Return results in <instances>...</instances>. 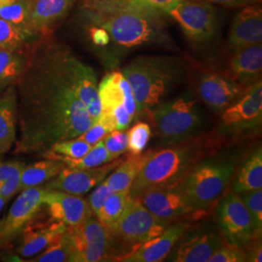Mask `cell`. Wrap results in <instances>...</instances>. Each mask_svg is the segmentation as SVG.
<instances>
[{
    "label": "cell",
    "instance_id": "cell-1",
    "mask_svg": "<svg viewBox=\"0 0 262 262\" xmlns=\"http://www.w3.org/2000/svg\"><path fill=\"white\" fill-rule=\"evenodd\" d=\"M79 58L62 44H28L17 90V154H44L53 144L79 137L93 121L77 96Z\"/></svg>",
    "mask_w": 262,
    "mask_h": 262
},
{
    "label": "cell",
    "instance_id": "cell-2",
    "mask_svg": "<svg viewBox=\"0 0 262 262\" xmlns=\"http://www.w3.org/2000/svg\"><path fill=\"white\" fill-rule=\"evenodd\" d=\"M90 6L94 10L96 25L120 47L129 49L171 43L160 20L159 16L162 13L126 6L104 4Z\"/></svg>",
    "mask_w": 262,
    "mask_h": 262
},
{
    "label": "cell",
    "instance_id": "cell-3",
    "mask_svg": "<svg viewBox=\"0 0 262 262\" xmlns=\"http://www.w3.org/2000/svg\"><path fill=\"white\" fill-rule=\"evenodd\" d=\"M184 63L175 56H140L122 68L137 104V115L161 103L181 80Z\"/></svg>",
    "mask_w": 262,
    "mask_h": 262
},
{
    "label": "cell",
    "instance_id": "cell-4",
    "mask_svg": "<svg viewBox=\"0 0 262 262\" xmlns=\"http://www.w3.org/2000/svg\"><path fill=\"white\" fill-rule=\"evenodd\" d=\"M207 149L204 141L192 137L154 151L132 183L130 196L135 198L149 188L176 187L188 171L204 159Z\"/></svg>",
    "mask_w": 262,
    "mask_h": 262
},
{
    "label": "cell",
    "instance_id": "cell-5",
    "mask_svg": "<svg viewBox=\"0 0 262 262\" xmlns=\"http://www.w3.org/2000/svg\"><path fill=\"white\" fill-rule=\"evenodd\" d=\"M235 162L226 158L202 159L176 186L192 209L202 212L225 191L234 172Z\"/></svg>",
    "mask_w": 262,
    "mask_h": 262
},
{
    "label": "cell",
    "instance_id": "cell-6",
    "mask_svg": "<svg viewBox=\"0 0 262 262\" xmlns=\"http://www.w3.org/2000/svg\"><path fill=\"white\" fill-rule=\"evenodd\" d=\"M162 146L195 137L203 127V117L194 99L180 97L147 110Z\"/></svg>",
    "mask_w": 262,
    "mask_h": 262
},
{
    "label": "cell",
    "instance_id": "cell-7",
    "mask_svg": "<svg viewBox=\"0 0 262 262\" xmlns=\"http://www.w3.org/2000/svg\"><path fill=\"white\" fill-rule=\"evenodd\" d=\"M70 240V262L105 261L109 257L114 244L110 229L92 215L84 223L68 226Z\"/></svg>",
    "mask_w": 262,
    "mask_h": 262
},
{
    "label": "cell",
    "instance_id": "cell-8",
    "mask_svg": "<svg viewBox=\"0 0 262 262\" xmlns=\"http://www.w3.org/2000/svg\"><path fill=\"white\" fill-rule=\"evenodd\" d=\"M188 40L203 44L211 41L217 30V13L214 5L203 0H179L169 10Z\"/></svg>",
    "mask_w": 262,
    "mask_h": 262
},
{
    "label": "cell",
    "instance_id": "cell-9",
    "mask_svg": "<svg viewBox=\"0 0 262 262\" xmlns=\"http://www.w3.org/2000/svg\"><path fill=\"white\" fill-rule=\"evenodd\" d=\"M169 225L161 222L137 198H132L120 220L110 229L114 238L135 246L161 234Z\"/></svg>",
    "mask_w": 262,
    "mask_h": 262
},
{
    "label": "cell",
    "instance_id": "cell-10",
    "mask_svg": "<svg viewBox=\"0 0 262 262\" xmlns=\"http://www.w3.org/2000/svg\"><path fill=\"white\" fill-rule=\"evenodd\" d=\"M234 104L225 108L221 118L220 131L224 134H236L253 130L262 121V82L244 89Z\"/></svg>",
    "mask_w": 262,
    "mask_h": 262
},
{
    "label": "cell",
    "instance_id": "cell-11",
    "mask_svg": "<svg viewBox=\"0 0 262 262\" xmlns=\"http://www.w3.org/2000/svg\"><path fill=\"white\" fill-rule=\"evenodd\" d=\"M217 220L230 243L243 247L261 236L257 233L252 215L238 193H230L223 199L217 209Z\"/></svg>",
    "mask_w": 262,
    "mask_h": 262
},
{
    "label": "cell",
    "instance_id": "cell-12",
    "mask_svg": "<svg viewBox=\"0 0 262 262\" xmlns=\"http://www.w3.org/2000/svg\"><path fill=\"white\" fill-rule=\"evenodd\" d=\"M46 189L43 187H28L20 191L10 208L8 215L3 219L1 230V247H7L19 235L25 225L35 217L44 206Z\"/></svg>",
    "mask_w": 262,
    "mask_h": 262
},
{
    "label": "cell",
    "instance_id": "cell-13",
    "mask_svg": "<svg viewBox=\"0 0 262 262\" xmlns=\"http://www.w3.org/2000/svg\"><path fill=\"white\" fill-rule=\"evenodd\" d=\"M188 228L189 224L183 221L171 224L161 234L147 242L132 246L129 252L116 256L115 260L123 262H158L164 260Z\"/></svg>",
    "mask_w": 262,
    "mask_h": 262
},
{
    "label": "cell",
    "instance_id": "cell-14",
    "mask_svg": "<svg viewBox=\"0 0 262 262\" xmlns=\"http://www.w3.org/2000/svg\"><path fill=\"white\" fill-rule=\"evenodd\" d=\"M121 161L122 159L113 160L103 165L89 169L64 166L56 177L48 181L43 187L47 190H59L70 194L82 195L101 183Z\"/></svg>",
    "mask_w": 262,
    "mask_h": 262
},
{
    "label": "cell",
    "instance_id": "cell-15",
    "mask_svg": "<svg viewBox=\"0 0 262 262\" xmlns=\"http://www.w3.org/2000/svg\"><path fill=\"white\" fill-rule=\"evenodd\" d=\"M135 198L152 215L167 225L193 213H198L187 204L176 187L149 188L142 191Z\"/></svg>",
    "mask_w": 262,
    "mask_h": 262
},
{
    "label": "cell",
    "instance_id": "cell-16",
    "mask_svg": "<svg viewBox=\"0 0 262 262\" xmlns=\"http://www.w3.org/2000/svg\"><path fill=\"white\" fill-rule=\"evenodd\" d=\"M244 89L225 74L209 72L199 79L197 92L207 107L222 113L242 94Z\"/></svg>",
    "mask_w": 262,
    "mask_h": 262
},
{
    "label": "cell",
    "instance_id": "cell-17",
    "mask_svg": "<svg viewBox=\"0 0 262 262\" xmlns=\"http://www.w3.org/2000/svg\"><path fill=\"white\" fill-rule=\"evenodd\" d=\"M43 203L51 220L67 226L80 225L94 215L86 199L59 190L46 189Z\"/></svg>",
    "mask_w": 262,
    "mask_h": 262
},
{
    "label": "cell",
    "instance_id": "cell-18",
    "mask_svg": "<svg viewBox=\"0 0 262 262\" xmlns=\"http://www.w3.org/2000/svg\"><path fill=\"white\" fill-rule=\"evenodd\" d=\"M37 215L25 225L18 235L19 242L17 252L23 257H31L45 250L68 227L63 223L51 219L48 221H38Z\"/></svg>",
    "mask_w": 262,
    "mask_h": 262
},
{
    "label": "cell",
    "instance_id": "cell-19",
    "mask_svg": "<svg viewBox=\"0 0 262 262\" xmlns=\"http://www.w3.org/2000/svg\"><path fill=\"white\" fill-rule=\"evenodd\" d=\"M101 112L111 113L124 106L132 119L137 117V104L130 84L122 72L114 71L103 77L97 85Z\"/></svg>",
    "mask_w": 262,
    "mask_h": 262
},
{
    "label": "cell",
    "instance_id": "cell-20",
    "mask_svg": "<svg viewBox=\"0 0 262 262\" xmlns=\"http://www.w3.org/2000/svg\"><path fill=\"white\" fill-rule=\"evenodd\" d=\"M186 234V233H185ZM183 235L175 251L170 254V261L207 262L224 244L222 237L210 229H200L189 235Z\"/></svg>",
    "mask_w": 262,
    "mask_h": 262
},
{
    "label": "cell",
    "instance_id": "cell-21",
    "mask_svg": "<svg viewBox=\"0 0 262 262\" xmlns=\"http://www.w3.org/2000/svg\"><path fill=\"white\" fill-rule=\"evenodd\" d=\"M261 42V6L258 4L246 6L233 19L228 35V46L235 51Z\"/></svg>",
    "mask_w": 262,
    "mask_h": 262
},
{
    "label": "cell",
    "instance_id": "cell-22",
    "mask_svg": "<svg viewBox=\"0 0 262 262\" xmlns=\"http://www.w3.org/2000/svg\"><path fill=\"white\" fill-rule=\"evenodd\" d=\"M262 46L256 44L233 51L225 75L243 89L261 80Z\"/></svg>",
    "mask_w": 262,
    "mask_h": 262
},
{
    "label": "cell",
    "instance_id": "cell-23",
    "mask_svg": "<svg viewBox=\"0 0 262 262\" xmlns=\"http://www.w3.org/2000/svg\"><path fill=\"white\" fill-rule=\"evenodd\" d=\"M74 0H27L28 28L32 34L47 36L72 7Z\"/></svg>",
    "mask_w": 262,
    "mask_h": 262
},
{
    "label": "cell",
    "instance_id": "cell-24",
    "mask_svg": "<svg viewBox=\"0 0 262 262\" xmlns=\"http://www.w3.org/2000/svg\"><path fill=\"white\" fill-rule=\"evenodd\" d=\"M17 102L15 85L0 93V157L11 150L17 139Z\"/></svg>",
    "mask_w": 262,
    "mask_h": 262
},
{
    "label": "cell",
    "instance_id": "cell-25",
    "mask_svg": "<svg viewBox=\"0 0 262 262\" xmlns=\"http://www.w3.org/2000/svg\"><path fill=\"white\" fill-rule=\"evenodd\" d=\"M152 152V150H148L136 156L129 155L127 159L123 161L122 160L119 165L113 170L112 174L104 179V182L113 191L129 190L132 183L148 159H150Z\"/></svg>",
    "mask_w": 262,
    "mask_h": 262
},
{
    "label": "cell",
    "instance_id": "cell-26",
    "mask_svg": "<svg viewBox=\"0 0 262 262\" xmlns=\"http://www.w3.org/2000/svg\"><path fill=\"white\" fill-rule=\"evenodd\" d=\"M262 187V150L261 147L254 150L245 160L243 165L236 176L232 191L241 193Z\"/></svg>",
    "mask_w": 262,
    "mask_h": 262
},
{
    "label": "cell",
    "instance_id": "cell-27",
    "mask_svg": "<svg viewBox=\"0 0 262 262\" xmlns=\"http://www.w3.org/2000/svg\"><path fill=\"white\" fill-rule=\"evenodd\" d=\"M66 165L56 159H46L25 166L20 173L19 191L28 187H38L56 177Z\"/></svg>",
    "mask_w": 262,
    "mask_h": 262
},
{
    "label": "cell",
    "instance_id": "cell-28",
    "mask_svg": "<svg viewBox=\"0 0 262 262\" xmlns=\"http://www.w3.org/2000/svg\"><path fill=\"white\" fill-rule=\"evenodd\" d=\"M27 47L23 50L0 47V93L18 83L25 66Z\"/></svg>",
    "mask_w": 262,
    "mask_h": 262
},
{
    "label": "cell",
    "instance_id": "cell-29",
    "mask_svg": "<svg viewBox=\"0 0 262 262\" xmlns=\"http://www.w3.org/2000/svg\"><path fill=\"white\" fill-rule=\"evenodd\" d=\"M42 156L45 159L59 160L66 166L77 169L93 168V167H97L113 161V159L106 150L102 140L96 143L92 147V149L84 155V157L79 159L66 158L63 156L57 155L56 152H53L51 150L45 151L44 154H42Z\"/></svg>",
    "mask_w": 262,
    "mask_h": 262
},
{
    "label": "cell",
    "instance_id": "cell-30",
    "mask_svg": "<svg viewBox=\"0 0 262 262\" xmlns=\"http://www.w3.org/2000/svg\"><path fill=\"white\" fill-rule=\"evenodd\" d=\"M130 199L129 190L114 191L106 199L97 215H95L96 219L106 227L111 229L122 216Z\"/></svg>",
    "mask_w": 262,
    "mask_h": 262
},
{
    "label": "cell",
    "instance_id": "cell-31",
    "mask_svg": "<svg viewBox=\"0 0 262 262\" xmlns=\"http://www.w3.org/2000/svg\"><path fill=\"white\" fill-rule=\"evenodd\" d=\"M31 36L28 30L0 18V47L23 50L28 46V40Z\"/></svg>",
    "mask_w": 262,
    "mask_h": 262
},
{
    "label": "cell",
    "instance_id": "cell-32",
    "mask_svg": "<svg viewBox=\"0 0 262 262\" xmlns=\"http://www.w3.org/2000/svg\"><path fill=\"white\" fill-rule=\"evenodd\" d=\"M71 249L70 240L67 229L63 233L58 235L56 239L46 248L45 252L39 254L30 261L64 262L70 261Z\"/></svg>",
    "mask_w": 262,
    "mask_h": 262
},
{
    "label": "cell",
    "instance_id": "cell-33",
    "mask_svg": "<svg viewBox=\"0 0 262 262\" xmlns=\"http://www.w3.org/2000/svg\"><path fill=\"white\" fill-rule=\"evenodd\" d=\"M179 0H91L90 5L104 4L113 6H126L141 9L152 10L167 14Z\"/></svg>",
    "mask_w": 262,
    "mask_h": 262
},
{
    "label": "cell",
    "instance_id": "cell-34",
    "mask_svg": "<svg viewBox=\"0 0 262 262\" xmlns=\"http://www.w3.org/2000/svg\"><path fill=\"white\" fill-rule=\"evenodd\" d=\"M0 18L30 32L28 28L27 0H7L0 4Z\"/></svg>",
    "mask_w": 262,
    "mask_h": 262
},
{
    "label": "cell",
    "instance_id": "cell-35",
    "mask_svg": "<svg viewBox=\"0 0 262 262\" xmlns=\"http://www.w3.org/2000/svg\"><path fill=\"white\" fill-rule=\"evenodd\" d=\"M127 133V150L130 155H140L150 140V124L147 122H139L135 123Z\"/></svg>",
    "mask_w": 262,
    "mask_h": 262
},
{
    "label": "cell",
    "instance_id": "cell-36",
    "mask_svg": "<svg viewBox=\"0 0 262 262\" xmlns=\"http://www.w3.org/2000/svg\"><path fill=\"white\" fill-rule=\"evenodd\" d=\"M92 145L84 141L79 138H73L69 140L56 142L53 144L48 150H51L66 158L79 159L84 157V155L92 149Z\"/></svg>",
    "mask_w": 262,
    "mask_h": 262
},
{
    "label": "cell",
    "instance_id": "cell-37",
    "mask_svg": "<svg viewBox=\"0 0 262 262\" xmlns=\"http://www.w3.org/2000/svg\"><path fill=\"white\" fill-rule=\"evenodd\" d=\"M252 215L254 227L258 234L262 231V190L261 188L238 193Z\"/></svg>",
    "mask_w": 262,
    "mask_h": 262
},
{
    "label": "cell",
    "instance_id": "cell-38",
    "mask_svg": "<svg viewBox=\"0 0 262 262\" xmlns=\"http://www.w3.org/2000/svg\"><path fill=\"white\" fill-rule=\"evenodd\" d=\"M208 261L245 262L247 261V254L241 246L224 243L213 253Z\"/></svg>",
    "mask_w": 262,
    "mask_h": 262
},
{
    "label": "cell",
    "instance_id": "cell-39",
    "mask_svg": "<svg viewBox=\"0 0 262 262\" xmlns=\"http://www.w3.org/2000/svg\"><path fill=\"white\" fill-rule=\"evenodd\" d=\"M102 141L113 160L118 159L127 150V133L124 130L111 131Z\"/></svg>",
    "mask_w": 262,
    "mask_h": 262
},
{
    "label": "cell",
    "instance_id": "cell-40",
    "mask_svg": "<svg viewBox=\"0 0 262 262\" xmlns=\"http://www.w3.org/2000/svg\"><path fill=\"white\" fill-rule=\"evenodd\" d=\"M111 131H113L112 128L106 122H103L100 119H98L96 122H94L86 130L83 132L77 138H79L81 140L89 143L90 145L94 146L99 141L102 140L104 137L108 133H110Z\"/></svg>",
    "mask_w": 262,
    "mask_h": 262
},
{
    "label": "cell",
    "instance_id": "cell-41",
    "mask_svg": "<svg viewBox=\"0 0 262 262\" xmlns=\"http://www.w3.org/2000/svg\"><path fill=\"white\" fill-rule=\"evenodd\" d=\"M94 187L95 188H94V191L88 198V203L92 210L93 215L95 216L97 215L98 211L100 210V208L103 205L104 202L106 201V199L110 196L114 191L104 182V180Z\"/></svg>",
    "mask_w": 262,
    "mask_h": 262
},
{
    "label": "cell",
    "instance_id": "cell-42",
    "mask_svg": "<svg viewBox=\"0 0 262 262\" xmlns=\"http://www.w3.org/2000/svg\"><path fill=\"white\" fill-rule=\"evenodd\" d=\"M25 166V163L19 160L0 161V186L15 174L20 173Z\"/></svg>",
    "mask_w": 262,
    "mask_h": 262
},
{
    "label": "cell",
    "instance_id": "cell-43",
    "mask_svg": "<svg viewBox=\"0 0 262 262\" xmlns=\"http://www.w3.org/2000/svg\"><path fill=\"white\" fill-rule=\"evenodd\" d=\"M21 173V172H20ZM20 173H17L11 178L5 181L0 186V195L4 197L7 201L11 197L17 192H19V180H20Z\"/></svg>",
    "mask_w": 262,
    "mask_h": 262
},
{
    "label": "cell",
    "instance_id": "cell-44",
    "mask_svg": "<svg viewBox=\"0 0 262 262\" xmlns=\"http://www.w3.org/2000/svg\"><path fill=\"white\" fill-rule=\"evenodd\" d=\"M212 4H220L227 7H246L253 4H260L261 0H203Z\"/></svg>",
    "mask_w": 262,
    "mask_h": 262
},
{
    "label": "cell",
    "instance_id": "cell-45",
    "mask_svg": "<svg viewBox=\"0 0 262 262\" xmlns=\"http://www.w3.org/2000/svg\"><path fill=\"white\" fill-rule=\"evenodd\" d=\"M249 245V251L246 252L247 254V261L261 262L262 261V249L261 244L254 243L253 246Z\"/></svg>",
    "mask_w": 262,
    "mask_h": 262
},
{
    "label": "cell",
    "instance_id": "cell-46",
    "mask_svg": "<svg viewBox=\"0 0 262 262\" xmlns=\"http://www.w3.org/2000/svg\"><path fill=\"white\" fill-rule=\"evenodd\" d=\"M6 202H7V200H6L4 197L0 195V211L2 210V208L4 207V205L6 204Z\"/></svg>",
    "mask_w": 262,
    "mask_h": 262
},
{
    "label": "cell",
    "instance_id": "cell-47",
    "mask_svg": "<svg viewBox=\"0 0 262 262\" xmlns=\"http://www.w3.org/2000/svg\"><path fill=\"white\" fill-rule=\"evenodd\" d=\"M2 225H3V219L0 221V249H2V247H1V230H2Z\"/></svg>",
    "mask_w": 262,
    "mask_h": 262
},
{
    "label": "cell",
    "instance_id": "cell-48",
    "mask_svg": "<svg viewBox=\"0 0 262 262\" xmlns=\"http://www.w3.org/2000/svg\"><path fill=\"white\" fill-rule=\"evenodd\" d=\"M5 1H7V0H0V4H2V3L5 2Z\"/></svg>",
    "mask_w": 262,
    "mask_h": 262
}]
</instances>
